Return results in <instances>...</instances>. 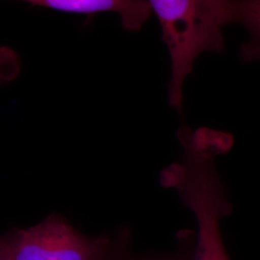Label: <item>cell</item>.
Masks as SVG:
<instances>
[{
	"label": "cell",
	"mask_w": 260,
	"mask_h": 260,
	"mask_svg": "<svg viewBox=\"0 0 260 260\" xmlns=\"http://www.w3.org/2000/svg\"><path fill=\"white\" fill-rule=\"evenodd\" d=\"M195 232L183 230L177 233L176 246L172 250L136 252L132 248V233L121 228L112 233L111 243L101 260H192Z\"/></svg>",
	"instance_id": "cell-5"
},
{
	"label": "cell",
	"mask_w": 260,
	"mask_h": 260,
	"mask_svg": "<svg viewBox=\"0 0 260 260\" xmlns=\"http://www.w3.org/2000/svg\"><path fill=\"white\" fill-rule=\"evenodd\" d=\"M60 12L93 15L113 12L120 16L122 27L130 32L139 31L147 22L151 9L147 0H16Z\"/></svg>",
	"instance_id": "cell-4"
},
{
	"label": "cell",
	"mask_w": 260,
	"mask_h": 260,
	"mask_svg": "<svg viewBox=\"0 0 260 260\" xmlns=\"http://www.w3.org/2000/svg\"><path fill=\"white\" fill-rule=\"evenodd\" d=\"M228 23H239L247 29L250 41L242 47L243 60L260 58V0H225Z\"/></svg>",
	"instance_id": "cell-6"
},
{
	"label": "cell",
	"mask_w": 260,
	"mask_h": 260,
	"mask_svg": "<svg viewBox=\"0 0 260 260\" xmlns=\"http://www.w3.org/2000/svg\"><path fill=\"white\" fill-rule=\"evenodd\" d=\"M161 27L171 59L169 103L182 111L183 85L198 56L223 50L225 0H147Z\"/></svg>",
	"instance_id": "cell-2"
},
{
	"label": "cell",
	"mask_w": 260,
	"mask_h": 260,
	"mask_svg": "<svg viewBox=\"0 0 260 260\" xmlns=\"http://www.w3.org/2000/svg\"><path fill=\"white\" fill-rule=\"evenodd\" d=\"M0 260H11L10 259L9 253L7 249L2 241V238L0 236Z\"/></svg>",
	"instance_id": "cell-7"
},
{
	"label": "cell",
	"mask_w": 260,
	"mask_h": 260,
	"mask_svg": "<svg viewBox=\"0 0 260 260\" xmlns=\"http://www.w3.org/2000/svg\"><path fill=\"white\" fill-rule=\"evenodd\" d=\"M0 236L11 260H101L112 239V233L86 235L56 213L30 228H13Z\"/></svg>",
	"instance_id": "cell-3"
},
{
	"label": "cell",
	"mask_w": 260,
	"mask_h": 260,
	"mask_svg": "<svg viewBox=\"0 0 260 260\" xmlns=\"http://www.w3.org/2000/svg\"><path fill=\"white\" fill-rule=\"evenodd\" d=\"M218 157V151L212 148L195 146L160 172V185L175 191L195 218L192 260H231L220 222L232 214L233 205L217 170Z\"/></svg>",
	"instance_id": "cell-1"
}]
</instances>
